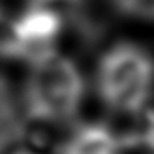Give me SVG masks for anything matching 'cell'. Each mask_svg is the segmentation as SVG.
Here are the masks:
<instances>
[{
  "mask_svg": "<svg viewBox=\"0 0 154 154\" xmlns=\"http://www.w3.org/2000/svg\"><path fill=\"white\" fill-rule=\"evenodd\" d=\"M120 136L103 123L79 125L62 139L54 154H122Z\"/></svg>",
  "mask_w": 154,
  "mask_h": 154,
  "instance_id": "cell-4",
  "label": "cell"
},
{
  "mask_svg": "<svg viewBox=\"0 0 154 154\" xmlns=\"http://www.w3.org/2000/svg\"><path fill=\"white\" fill-rule=\"evenodd\" d=\"M13 21L28 62L39 53L54 49V43L59 39L66 26L62 17L43 7H26Z\"/></svg>",
  "mask_w": 154,
  "mask_h": 154,
  "instance_id": "cell-3",
  "label": "cell"
},
{
  "mask_svg": "<svg viewBox=\"0 0 154 154\" xmlns=\"http://www.w3.org/2000/svg\"><path fill=\"white\" fill-rule=\"evenodd\" d=\"M85 95V80L71 57L48 49L30 61L23 87V110L28 122L62 125L77 115Z\"/></svg>",
  "mask_w": 154,
  "mask_h": 154,
  "instance_id": "cell-1",
  "label": "cell"
},
{
  "mask_svg": "<svg viewBox=\"0 0 154 154\" xmlns=\"http://www.w3.org/2000/svg\"><path fill=\"white\" fill-rule=\"evenodd\" d=\"M95 85L103 105L112 112L136 115L151 100L154 59L134 43H118L102 54Z\"/></svg>",
  "mask_w": 154,
  "mask_h": 154,
  "instance_id": "cell-2",
  "label": "cell"
},
{
  "mask_svg": "<svg viewBox=\"0 0 154 154\" xmlns=\"http://www.w3.org/2000/svg\"><path fill=\"white\" fill-rule=\"evenodd\" d=\"M112 2L125 15L139 20H154V0H112Z\"/></svg>",
  "mask_w": 154,
  "mask_h": 154,
  "instance_id": "cell-6",
  "label": "cell"
},
{
  "mask_svg": "<svg viewBox=\"0 0 154 154\" xmlns=\"http://www.w3.org/2000/svg\"><path fill=\"white\" fill-rule=\"evenodd\" d=\"M134 116V123L126 136L120 138L122 148L143 149L148 154H154V102H149Z\"/></svg>",
  "mask_w": 154,
  "mask_h": 154,
  "instance_id": "cell-5",
  "label": "cell"
}]
</instances>
